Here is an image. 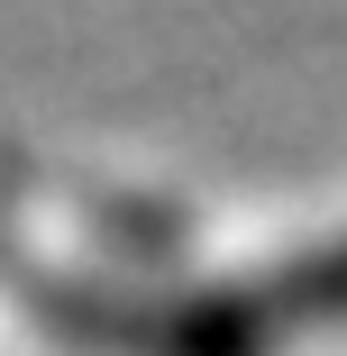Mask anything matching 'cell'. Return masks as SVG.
Instances as JSON below:
<instances>
[{
  "instance_id": "6da1fadb",
  "label": "cell",
  "mask_w": 347,
  "mask_h": 356,
  "mask_svg": "<svg viewBox=\"0 0 347 356\" xmlns=\"http://www.w3.org/2000/svg\"><path fill=\"white\" fill-rule=\"evenodd\" d=\"M0 293H10L46 338L83 347V356H274L293 338L274 283H165V274H128V265H55L0 229Z\"/></svg>"
},
{
  "instance_id": "7a4b0ae2",
  "label": "cell",
  "mask_w": 347,
  "mask_h": 356,
  "mask_svg": "<svg viewBox=\"0 0 347 356\" xmlns=\"http://www.w3.org/2000/svg\"><path fill=\"white\" fill-rule=\"evenodd\" d=\"M265 283H274V302H284L293 329H347V238L265 265Z\"/></svg>"
}]
</instances>
